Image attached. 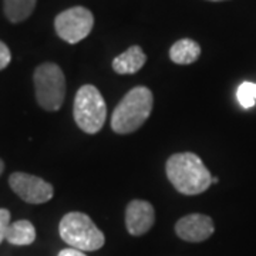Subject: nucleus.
Instances as JSON below:
<instances>
[{
  "instance_id": "obj_19",
  "label": "nucleus",
  "mask_w": 256,
  "mask_h": 256,
  "mask_svg": "<svg viewBox=\"0 0 256 256\" xmlns=\"http://www.w3.org/2000/svg\"><path fill=\"white\" fill-rule=\"evenodd\" d=\"M218 181H220L218 178H212V184H216V182H218Z\"/></svg>"
},
{
  "instance_id": "obj_1",
  "label": "nucleus",
  "mask_w": 256,
  "mask_h": 256,
  "mask_svg": "<svg viewBox=\"0 0 256 256\" xmlns=\"http://www.w3.org/2000/svg\"><path fill=\"white\" fill-rule=\"evenodd\" d=\"M165 172L170 182L182 195H200L212 184V175L194 152H178L166 160Z\"/></svg>"
},
{
  "instance_id": "obj_3",
  "label": "nucleus",
  "mask_w": 256,
  "mask_h": 256,
  "mask_svg": "<svg viewBox=\"0 0 256 256\" xmlns=\"http://www.w3.org/2000/svg\"><path fill=\"white\" fill-rule=\"evenodd\" d=\"M58 232L70 248L82 252H94L104 246L106 236L92 218L82 212L66 214L58 225Z\"/></svg>"
},
{
  "instance_id": "obj_13",
  "label": "nucleus",
  "mask_w": 256,
  "mask_h": 256,
  "mask_svg": "<svg viewBox=\"0 0 256 256\" xmlns=\"http://www.w3.org/2000/svg\"><path fill=\"white\" fill-rule=\"evenodd\" d=\"M37 0H3V10L12 23H20L33 13Z\"/></svg>"
},
{
  "instance_id": "obj_5",
  "label": "nucleus",
  "mask_w": 256,
  "mask_h": 256,
  "mask_svg": "<svg viewBox=\"0 0 256 256\" xmlns=\"http://www.w3.org/2000/svg\"><path fill=\"white\" fill-rule=\"evenodd\" d=\"M34 92L38 106L46 111L62 108L66 98V77L54 63L40 64L33 74Z\"/></svg>"
},
{
  "instance_id": "obj_16",
  "label": "nucleus",
  "mask_w": 256,
  "mask_h": 256,
  "mask_svg": "<svg viewBox=\"0 0 256 256\" xmlns=\"http://www.w3.org/2000/svg\"><path fill=\"white\" fill-rule=\"evenodd\" d=\"M10 60H12V54H10L9 47L0 40V70L6 68L9 66Z\"/></svg>"
},
{
  "instance_id": "obj_18",
  "label": "nucleus",
  "mask_w": 256,
  "mask_h": 256,
  "mask_svg": "<svg viewBox=\"0 0 256 256\" xmlns=\"http://www.w3.org/2000/svg\"><path fill=\"white\" fill-rule=\"evenodd\" d=\"M3 171H4V164H3V161L0 160V175L3 174Z\"/></svg>"
},
{
  "instance_id": "obj_8",
  "label": "nucleus",
  "mask_w": 256,
  "mask_h": 256,
  "mask_svg": "<svg viewBox=\"0 0 256 256\" xmlns=\"http://www.w3.org/2000/svg\"><path fill=\"white\" fill-rule=\"evenodd\" d=\"M175 232L185 242L198 244L212 236V234L215 232V225L208 215L191 214L182 216L175 224Z\"/></svg>"
},
{
  "instance_id": "obj_6",
  "label": "nucleus",
  "mask_w": 256,
  "mask_h": 256,
  "mask_svg": "<svg viewBox=\"0 0 256 256\" xmlns=\"http://www.w3.org/2000/svg\"><path fill=\"white\" fill-rule=\"evenodd\" d=\"M94 28V16L88 9L76 6L64 10L54 18L56 33L64 42L76 44L88 36Z\"/></svg>"
},
{
  "instance_id": "obj_11",
  "label": "nucleus",
  "mask_w": 256,
  "mask_h": 256,
  "mask_svg": "<svg viewBox=\"0 0 256 256\" xmlns=\"http://www.w3.org/2000/svg\"><path fill=\"white\" fill-rule=\"evenodd\" d=\"M201 56V46L191 38H181L170 48V58L175 64L186 66L195 63Z\"/></svg>"
},
{
  "instance_id": "obj_7",
  "label": "nucleus",
  "mask_w": 256,
  "mask_h": 256,
  "mask_svg": "<svg viewBox=\"0 0 256 256\" xmlns=\"http://www.w3.org/2000/svg\"><path fill=\"white\" fill-rule=\"evenodd\" d=\"M9 185L12 191L28 204H44L50 201L54 195L52 184L40 176L26 172H13L9 176Z\"/></svg>"
},
{
  "instance_id": "obj_17",
  "label": "nucleus",
  "mask_w": 256,
  "mask_h": 256,
  "mask_svg": "<svg viewBox=\"0 0 256 256\" xmlns=\"http://www.w3.org/2000/svg\"><path fill=\"white\" fill-rule=\"evenodd\" d=\"M58 256H87L82 250H78V249H74V248H67V249H63L60 250Z\"/></svg>"
},
{
  "instance_id": "obj_4",
  "label": "nucleus",
  "mask_w": 256,
  "mask_h": 256,
  "mask_svg": "<svg viewBox=\"0 0 256 256\" xmlns=\"http://www.w3.org/2000/svg\"><path fill=\"white\" fill-rule=\"evenodd\" d=\"M74 121L77 127L87 134H97L107 118V106L100 90L92 84L78 88L74 97Z\"/></svg>"
},
{
  "instance_id": "obj_14",
  "label": "nucleus",
  "mask_w": 256,
  "mask_h": 256,
  "mask_svg": "<svg viewBox=\"0 0 256 256\" xmlns=\"http://www.w3.org/2000/svg\"><path fill=\"white\" fill-rule=\"evenodd\" d=\"M236 98L244 108H252L256 104V82H242L238 87Z\"/></svg>"
},
{
  "instance_id": "obj_20",
  "label": "nucleus",
  "mask_w": 256,
  "mask_h": 256,
  "mask_svg": "<svg viewBox=\"0 0 256 256\" xmlns=\"http://www.w3.org/2000/svg\"><path fill=\"white\" fill-rule=\"evenodd\" d=\"M210 2H225V0H210Z\"/></svg>"
},
{
  "instance_id": "obj_10",
  "label": "nucleus",
  "mask_w": 256,
  "mask_h": 256,
  "mask_svg": "<svg viewBox=\"0 0 256 256\" xmlns=\"http://www.w3.org/2000/svg\"><path fill=\"white\" fill-rule=\"evenodd\" d=\"M146 62V53L140 46H131L112 60V70L117 74H134L140 72Z\"/></svg>"
},
{
  "instance_id": "obj_9",
  "label": "nucleus",
  "mask_w": 256,
  "mask_h": 256,
  "mask_svg": "<svg viewBox=\"0 0 256 256\" xmlns=\"http://www.w3.org/2000/svg\"><path fill=\"white\" fill-rule=\"evenodd\" d=\"M156 222V210L150 202L134 200L126 210V226L134 236H141L152 228Z\"/></svg>"
},
{
  "instance_id": "obj_12",
  "label": "nucleus",
  "mask_w": 256,
  "mask_h": 256,
  "mask_svg": "<svg viewBox=\"0 0 256 256\" xmlns=\"http://www.w3.org/2000/svg\"><path fill=\"white\" fill-rule=\"evenodd\" d=\"M34 239H36V229L30 220H20L10 224L8 235H6V240L10 245L26 246V245L33 244Z\"/></svg>"
},
{
  "instance_id": "obj_15",
  "label": "nucleus",
  "mask_w": 256,
  "mask_h": 256,
  "mask_svg": "<svg viewBox=\"0 0 256 256\" xmlns=\"http://www.w3.org/2000/svg\"><path fill=\"white\" fill-rule=\"evenodd\" d=\"M10 226V212L6 208H0V244L6 240L8 229Z\"/></svg>"
},
{
  "instance_id": "obj_2",
  "label": "nucleus",
  "mask_w": 256,
  "mask_h": 256,
  "mask_svg": "<svg viewBox=\"0 0 256 256\" xmlns=\"http://www.w3.org/2000/svg\"><path fill=\"white\" fill-rule=\"evenodd\" d=\"M154 97L144 86L134 87L122 97L111 116V128L114 132L126 136L137 131L150 118Z\"/></svg>"
}]
</instances>
